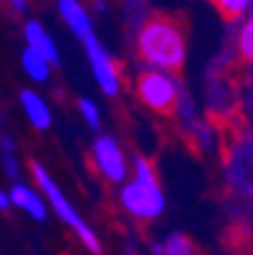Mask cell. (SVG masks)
Segmentation results:
<instances>
[{
  "instance_id": "1",
  "label": "cell",
  "mask_w": 253,
  "mask_h": 255,
  "mask_svg": "<svg viewBox=\"0 0 253 255\" xmlns=\"http://www.w3.org/2000/svg\"><path fill=\"white\" fill-rule=\"evenodd\" d=\"M139 53L142 58L160 68H180L185 61V35L177 20L170 15H155L144 23L139 33Z\"/></svg>"
},
{
  "instance_id": "2",
  "label": "cell",
  "mask_w": 253,
  "mask_h": 255,
  "mask_svg": "<svg viewBox=\"0 0 253 255\" xmlns=\"http://www.w3.org/2000/svg\"><path fill=\"white\" fill-rule=\"evenodd\" d=\"M30 167H33V174H35V179H38V185H41V187H43V192L48 195L51 205L56 207L58 217H61L63 223H68L71 228L76 230V235H79V238L86 243V248H89L91 253H99L101 248H99V240H96V235L89 230V225H86V223L81 220V217L76 215V210H74V207H71V205L66 202V197H63V195H61V190L56 187V182L48 177V172H46V169H43L38 162H33Z\"/></svg>"
},
{
  "instance_id": "3",
  "label": "cell",
  "mask_w": 253,
  "mask_h": 255,
  "mask_svg": "<svg viewBox=\"0 0 253 255\" xmlns=\"http://www.w3.org/2000/svg\"><path fill=\"white\" fill-rule=\"evenodd\" d=\"M122 202L137 217H157L165 210V197L155 179H134L122 190Z\"/></svg>"
},
{
  "instance_id": "4",
  "label": "cell",
  "mask_w": 253,
  "mask_h": 255,
  "mask_svg": "<svg viewBox=\"0 0 253 255\" xmlns=\"http://www.w3.org/2000/svg\"><path fill=\"white\" fill-rule=\"evenodd\" d=\"M137 94L150 109H155V112H160V114H170L175 109V104H177V86L172 84L170 76L157 74V71L155 74H144L139 79Z\"/></svg>"
},
{
  "instance_id": "5",
  "label": "cell",
  "mask_w": 253,
  "mask_h": 255,
  "mask_svg": "<svg viewBox=\"0 0 253 255\" xmlns=\"http://www.w3.org/2000/svg\"><path fill=\"white\" fill-rule=\"evenodd\" d=\"M84 46H86V53H89L91 68H94L96 84H99L106 94H117L119 84H117V71H114V63H112V58H109V56H106V51L101 48V43L94 38V33H89L86 38H84Z\"/></svg>"
},
{
  "instance_id": "6",
  "label": "cell",
  "mask_w": 253,
  "mask_h": 255,
  "mask_svg": "<svg viewBox=\"0 0 253 255\" xmlns=\"http://www.w3.org/2000/svg\"><path fill=\"white\" fill-rule=\"evenodd\" d=\"M94 157H96V164L99 169L109 177L112 182H122L124 174H127V167H124V157L117 147V141L112 136H99L94 141Z\"/></svg>"
},
{
  "instance_id": "7",
  "label": "cell",
  "mask_w": 253,
  "mask_h": 255,
  "mask_svg": "<svg viewBox=\"0 0 253 255\" xmlns=\"http://www.w3.org/2000/svg\"><path fill=\"white\" fill-rule=\"evenodd\" d=\"M25 38H28V48L38 51L48 63H58V51H56V43L48 38V33L41 28V23L30 20L25 25Z\"/></svg>"
},
{
  "instance_id": "8",
  "label": "cell",
  "mask_w": 253,
  "mask_h": 255,
  "mask_svg": "<svg viewBox=\"0 0 253 255\" xmlns=\"http://www.w3.org/2000/svg\"><path fill=\"white\" fill-rule=\"evenodd\" d=\"M61 15H63V20L71 25V30H74L79 38L84 41L86 35L91 33V23H89V15H86V10L76 3V0H61Z\"/></svg>"
},
{
  "instance_id": "9",
  "label": "cell",
  "mask_w": 253,
  "mask_h": 255,
  "mask_svg": "<svg viewBox=\"0 0 253 255\" xmlns=\"http://www.w3.org/2000/svg\"><path fill=\"white\" fill-rule=\"evenodd\" d=\"M20 104H23L25 114H28V119H30V124H33L35 129H48V124H51V112H48V106L43 104L41 96H35L33 91H23V94H20Z\"/></svg>"
},
{
  "instance_id": "10",
  "label": "cell",
  "mask_w": 253,
  "mask_h": 255,
  "mask_svg": "<svg viewBox=\"0 0 253 255\" xmlns=\"http://www.w3.org/2000/svg\"><path fill=\"white\" fill-rule=\"evenodd\" d=\"M10 202L18 205V207H23V210H28V212L35 217V220H43V217H46V207H43V202L38 200V195L30 192L25 185H15V187H13V192H10Z\"/></svg>"
},
{
  "instance_id": "11",
  "label": "cell",
  "mask_w": 253,
  "mask_h": 255,
  "mask_svg": "<svg viewBox=\"0 0 253 255\" xmlns=\"http://www.w3.org/2000/svg\"><path fill=\"white\" fill-rule=\"evenodd\" d=\"M23 68L28 71V76L35 79V81H46L48 79V61L38 51H33V48H28L23 53Z\"/></svg>"
},
{
  "instance_id": "12",
  "label": "cell",
  "mask_w": 253,
  "mask_h": 255,
  "mask_svg": "<svg viewBox=\"0 0 253 255\" xmlns=\"http://www.w3.org/2000/svg\"><path fill=\"white\" fill-rule=\"evenodd\" d=\"M193 243L185 235H172L167 238V243L162 245V255H193Z\"/></svg>"
},
{
  "instance_id": "13",
  "label": "cell",
  "mask_w": 253,
  "mask_h": 255,
  "mask_svg": "<svg viewBox=\"0 0 253 255\" xmlns=\"http://www.w3.org/2000/svg\"><path fill=\"white\" fill-rule=\"evenodd\" d=\"M215 3H218V8L223 10L226 18H238L248 8V0H215Z\"/></svg>"
},
{
  "instance_id": "14",
  "label": "cell",
  "mask_w": 253,
  "mask_h": 255,
  "mask_svg": "<svg viewBox=\"0 0 253 255\" xmlns=\"http://www.w3.org/2000/svg\"><path fill=\"white\" fill-rule=\"evenodd\" d=\"M79 109H81V114H84V119L89 122V127H94V129H99V114H96V106L89 101V99H81L79 101Z\"/></svg>"
},
{
  "instance_id": "15",
  "label": "cell",
  "mask_w": 253,
  "mask_h": 255,
  "mask_svg": "<svg viewBox=\"0 0 253 255\" xmlns=\"http://www.w3.org/2000/svg\"><path fill=\"white\" fill-rule=\"evenodd\" d=\"M251 48H253V25L246 23L243 30H241V53H243L246 58H251V53H253Z\"/></svg>"
},
{
  "instance_id": "16",
  "label": "cell",
  "mask_w": 253,
  "mask_h": 255,
  "mask_svg": "<svg viewBox=\"0 0 253 255\" xmlns=\"http://www.w3.org/2000/svg\"><path fill=\"white\" fill-rule=\"evenodd\" d=\"M10 207V197L5 192H0V210H8Z\"/></svg>"
},
{
  "instance_id": "17",
  "label": "cell",
  "mask_w": 253,
  "mask_h": 255,
  "mask_svg": "<svg viewBox=\"0 0 253 255\" xmlns=\"http://www.w3.org/2000/svg\"><path fill=\"white\" fill-rule=\"evenodd\" d=\"M10 3H13L18 10H23V8H25V0H10Z\"/></svg>"
}]
</instances>
